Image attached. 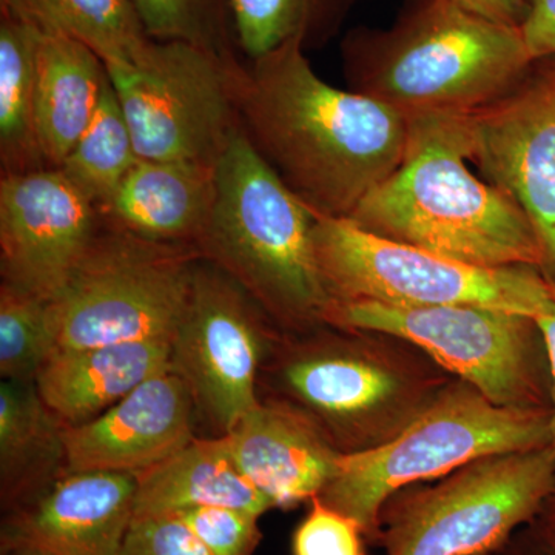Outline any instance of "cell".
<instances>
[{
	"instance_id": "cell-26",
	"label": "cell",
	"mask_w": 555,
	"mask_h": 555,
	"mask_svg": "<svg viewBox=\"0 0 555 555\" xmlns=\"http://www.w3.org/2000/svg\"><path fill=\"white\" fill-rule=\"evenodd\" d=\"M138 160L129 122L108 76L93 119L60 170L101 210Z\"/></svg>"
},
{
	"instance_id": "cell-16",
	"label": "cell",
	"mask_w": 555,
	"mask_h": 555,
	"mask_svg": "<svg viewBox=\"0 0 555 555\" xmlns=\"http://www.w3.org/2000/svg\"><path fill=\"white\" fill-rule=\"evenodd\" d=\"M222 437L240 473L275 509H291L320 494L341 454L315 420L276 397L259 398Z\"/></svg>"
},
{
	"instance_id": "cell-21",
	"label": "cell",
	"mask_w": 555,
	"mask_h": 555,
	"mask_svg": "<svg viewBox=\"0 0 555 555\" xmlns=\"http://www.w3.org/2000/svg\"><path fill=\"white\" fill-rule=\"evenodd\" d=\"M107 80V67L93 51L68 36L40 30L36 133L50 169H60L89 127Z\"/></svg>"
},
{
	"instance_id": "cell-34",
	"label": "cell",
	"mask_w": 555,
	"mask_h": 555,
	"mask_svg": "<svg viewBox=\"0 0 555 555\" xmlns=\"http://www.w3.org/2000/svg\"><path fill=\"white\" fill-rule=\"evenodd\" d=\"M460 3L486 20L518 28L529 9L528 0H460Z\"/></svg>"
},
{
	"instance_id": "cell-29",
	"label": "cell",
	"mask_w": 555,
	"mask_h": 555,
	"mask_svg": "<svg viewBox=\"0 0 555 555\" xmlns=\"http://www.w3.org/2000/svg\"><path fill=\"white\" fill-rule=\"evenodd\" d=\"M214 555H255L262 534L259 517L225 506H199L175 514Z\"/></svg>"
},
{
	"instance_id": "cell-9",
	"label": "cell",
	"mask_w": 555,
	"mask_h": 555,
	"mask_svg": "<svg viewBox=\"0 0 555 555\" xmlns=\"http://www.w3.org/2000/svg\"><path fill=\"white\" fill-rule=\"evenodd\" d=\"M363 343L320 327L273 339L268 371L283 400L305 411L341 452L378 447L430 400L423 386Z\"/></svg>"
},
{
	"instance_id": "cell-35",
	"label": "cell",
	"mask_w": 555,
	"mask_h": 555,
	"mask_svg": "<svg viewBox=\"0 0 555 555\" xmlns=\"http://www.w3.org/2000/svg\"><path fill=\"white\" fill-rule=\"evenodd\" d=\"M551 281V280H550ZM551 305L542 317L537 318L535 324L545 343L547 361H550L551 377H553V412L550 414L551 448L555 451V283L551 281Z\"/></svg>"
},
{
	"instance_id": "cell-14",
	"label": "cell",
	"mask_w": 555,
	"mask_h": 555,
	"mask_svg": "<svg viewBox=\"0 0 555 555\" xmlns=\"http://www.w3.org/2000/svg\"><path fill=\"white\" fill-rule=\"evenodd\" d=\"M100 208L60 169L0 179L2 283L53 301L101 229Z\"/></svg>"
},
{
	"instance_id": "cell-30",
	"label": "cell",
	"mask_w": 555,
	"mask_h": 555,
	"mask_svg": "<svg viewBox=\"0 0 555 555\" xmlns=\"http://www.w3.org/2000/svg\"><path fill=\"white\" fill-rule=\"evenodd\" d=\"M363 529L352 518L324 505L318 496L292 537L294 555H366Z\"/></svg>"
},
{
	"instance_id": "cell-13",
	"label": "cell",
	"mask_w": 555,
	"mask_h": 555,
	"mask_svg": "<svg viewBox=\"0 0 555 555\" xmlns=\"http://www.w3.org/2000/svg\"><path fill=\"white\" fill-rule=\"evenodd\" d=\"M469 160L525 211L555 283V62L537 61L516 89L466 116Z\"/></svg>"
},
{
	"instance_id": "cell-8",
	"label": "cell",
	"mask_w": 555,
	"mask_h": 555,
	"mask_svg": "<svg viewBox=\"0 0 555 555\" xmlns=\"http://www.w3.org/2000/svg\"><path fill=\"white\" fill-rule=\"evenodd\" d=\"M555 492L551 447L477 460L415 494L392 496L378 543L386 555H494Z\"/></svg>"
},
{
	"instance_id": "cell-15",
	"label": "cell",
	"mask_w": 555,
	"mask_h": 555,
	"mask_svg": "<svg viewBox=\"0 0 555 555\" xmlns=\"http://www.w3.org/2000/svg\"><path fill=\"white\" fill-rule=\"evenodd\" d=\"M198 418L184 379L173 371L142 383L104 414L65 427L67 476L139 474L160 465L195 440Z\"/></svg>"
},
{
	"instance_id": "cell-23",
	"label": "cell",
	"mask_w": 555,
	"mask_h": 555,
	"mask_svg": "<svg viewBox=\"0 0 555 555\" xmlns=\"http://www.w3.org/2000/svg\"><path fill=\"white\" fill-rule=\"evenodd\" d=\"M40 30L0 5V166L5 175L50 169L36 133V57Z\"/></svg>"
},
{
	"instance_id": "cell-20",
	"label": "cell",
	"mask_w": 555,
	"mask_h": 555,
	"mask_svg": "<svg viewBox=\"0 0 555 555\" xmlns=\"http://www.w3.org/2000/svg\"><path fill=\"white\" fill-rule=\"evenodd\" d=\"M64 422L36 383H0V505L16 513L49 494L67 476Z\"/></svg>"
},
{
	"instance_id": "cell-4",
	"label": "cell",
	"mask_w": 555,
	"mask_h": 555,
	"mask_svg": "<svg viewBox=\"0 0 555 555\" xmlns=\"http://www.w3.org/2000/svg\"><path fill=\"white\" fill-rule=\"evenodd\" d=\"M218 193L196 241L203 261L232 278L287 334L326 326L332 306L315 257L317 215L236 131L217 164Z\"/></svg>"
},
{
	"instance_id": "cell-25",
	"label": "cell",
	"mask_w": 555,
	"mask_h": 555,
	"mask_svg": "<svg viewBox=\"0 0 555 555\" xmlns=\"http://www.w3.org/2000/svg\"><path fill=\"white\" fill-rule=\"evenodd\" d=\"M361 0H232L241 54L255 60L291 40L306 53L338 38Z\"/></svg>"
},
{
	"instance_id": "cell-7",
	"label": "cell",
	"mask_w": 555,
	"mask_h": 555,
	"mask_svg": "<svg viewBox=\"0 0 555 555\" xmlns=\"http://www.w3.org/2000/svg\"><path fill=\"white\" fill-rule=\"evenodd\" d=\"M195 248L139 238L102 221L51 301L56 350L173 339L188 309Z\"/></svg>"
},
{
	"instance_id": "cell-17",
	"label": "cell",
	"mask_w": 555,
	"mask_h": 555,
	"mask_svg": "<svg viewBox=\"0 0 555 555\" xmlns=\"http://www.w3.org/2000/svg\"><path fill=\"white\" fill-rule=\"evenodd\" d=\"M137 477L68 474L33 505L3 514L0 543H31L51 555H122Z\"/></svg>"
},
{
	"instance_id": "cell-10",
	"label": "cell",
	"mask_w": 555,
	"mask_h": 555,
	"mask_svg": "<svg viewBox=\"0 0 555 555\" xmlns=\"http://www.w3.org/2000/svg\"><path fill=\"white\" fill-rule=\"evenodd\" d=\"M241 61L153 40L137 64L107 68L139 159L218 163L241 130L235 101Z\"/></svg>"
},
{
	"instance_id": "cell-27",
	"label": "cell",
	"mask_w": 555,
	"mask_h": 555,
	"mask_svg": "<svg viewBox=\"0 0 555 555\" xmlns=\"http://www.w3.org/2000/svg\"><path fill=\"white\" fill-rule=\"evenodd\" d=\"M53 305L50 299L0 284V375L2 379L36 383L56 352Z\"/></svg>"
},
{
	"instance_id": "cell-31",
	"label": "cell",
	"mask_w": 555,
	"mask_h": 555,
	"mask_svg": "<svg viewBox=\"0 0 555 555\" xmlns=\"http://www.w3.org/2000/svg\"><path fill=\"white\" fill-rule=\"evenodd\" d=\"M122 555H214L181 518H133Z\"/></svg>"
},
{
	"instance_id": "cell-32",
	"label": "cell",
	"mask_w": 555,
	"mask_h": 555,
	"mask_svg": "<svg viewBox=\"0 0 555 555\" xmlns=\"http://www.w3.org/2000/svg\"><path fill=\"white\" fill-rule=\"evenodd\" d=\"M529 9L520 25L521 38L531 60L555 57V0H528Z\"/></svg>"
},
{
	"instance_id": "cell-2",
	"label": "cell",
	"mask_w": 555,
	"mask_h": 555,
	"mask_svg": "<svg viewBox=\"0 0 555 555\" xmlns=\"http://www.w3.org/2000/svg\"><path fill=\"white\" fill-rule=\"evenodd\" d=\"M339 54L349 90L409 120L474 115L516 89L534 64L520 28L460 0H414L390 27L347 31Z\"/></svg>"
},
{
	"instance_id": "cell-1",
	"label": "cell",
	"mask_w": 555,
	"mask_h": 555,
	"mask_svg": "<svg viewBox=\"0 0 555 555\" xmlns=\"http://www.w3.org/2000/svg\"><path fill=\"white\" fill-rule=\"evenodd\" d=\"M235 101L258 155L323 217H349L406 155L409 119L321 79L298 40L243 57Z\"/></svg>"
},
{
	"instance_id": "cell-3",
	"label": "cell",
	"mask_w": 555,
	"mask_h": 555,
	"mask_svg": "<svg viewBox=\"0 0 555 555\" xmlns=\"http://www.w3.org/2000/svg\"><path fill=\"white\" fill-rule=\"evenodd\" d=\"M409 122L400 166L347 219L374 235L467 264L542 270V246L525 211L467 167L466 116Z\"/></svg>"
},
{
	"instance_id": "cell-11",
	"label": "cell",
	"mask_w": 555,
	"mask_h": 555,
	"mask_svg": "<svg viewBox=\"0 0 555 555\" xmlns=\"http://www.w3.org/2000/svg\"><path fill=\"white\" fill-rule=\"evenodd\" d=\"M326 326L411 343L499 406H529L534 320L477 305L332 302Z\"/></svg>"
},
{
	"instance_id": "cell-18",
	"label": "cell",
	"mask_w": 555,
	"mask_h": 555,
	"mask_svg": "<svg viewBox=\"0 0 555 555\" xmlns=\"http://www.w3.org/2000/svg\"><path fill=\"white\" fill-rule=\"evenodd\" d=\"M217 164L139 159L101 208L102 221L139 238L193 248L217 201Z\"/></svg>"
},
{
	"instance_id": "cell-19",
	"label": "cell",
	"mask_w": 555,
	"mask_h": 555,
	"mask_svg": "<svg viewBox=\"0 0 555 555\" xmlns=\"http://www.w3.org/2000/svg\"><path fill=\"white\" fill-rule=\"evenodd\" d=\"M171 371L170 339L56 350L36 386L67 426L83 425L118 404L142 383Z\"/></svg>"
},
{
	"instance_id": "cell-6",
	"label": "cell",
	"mask_w": 555,
	"mask_h": 555,
	"mask_svg": "<svg viewBox=\"0 0 555 555\" xmlns=\"http://www.w3.org/2000/svg\"><path fill=\"white\" fill-rule=\"evenodd\" d=\"M313 246L332 302L403 308L477 305L534 321L550 309L551 281L539 269L467 264L374 235L350 219L323 215H317Z\"/></svg>"
},
{
	"instance_id": "cell-12",
	"label": "cell",
	"mask_w": 555,
	"mask_h": 555,
	"mask_svg": "<svg viewBox=\"0 0 555 555\" xmlns=\"http://www.w3.org/2000/svg\"><path fill=\"white\" fill-rule=\"evenodd\" d=\"M272 324L232 278L199 259L171 339V371L189 386L214 437L229 434L259 403V375L276 338Z\"/></svg>"
},
{
	"instance_id": "cell-37",
	"label": "cell",
	"mask_w": 555,
	"mask_h": 555,
	"mask_svg": "<svg viewBox=\"0 0 555 555\" xmlns=\"http://www.w3.org/2000/svg\"><path fill=\"white\" fill-rule=\"evenodd\" d=\"M540 520L550 526V528L555 529V492L551 496L550 502L546 503L545 509L540 514Z\"/></svg>"
},
{
	"instance_id": "cell-36",
	"label": "cell",
	"mask_w": 555,
	"mask_h": 555,
	"mask_svg": "<svg viewBox=\"0 0 555 555\" xmlns=\"http://www.w3.org/2000/svg\"><path fill=\"white\" fill-rule=\"evenodd\" d=\"M0 555H51L49 551L43 550L31 543L13 542L0 543Z\"/></svg>"
},
{
	"instance_id": "cell-33",
	"label": "cell",
	"mask_w": 555,
	"mask_h": 555,
	"mask_svg": "<svg viewBox=\"0 0 555 555\" xmlns=\"http://www.w3.org/2000/svg\"><path fill=\"white\" fill-rule=\"evenodd\" d=\"M494 555H555V529L543 524L524 526Z\"/></svg>"
},
{
	"instance_id": "cell-22",
	"label": "cell",
	"mask_w": 555,
	"mask_h": 555,
	"mask_svg": "<svg viewBox=\"0 0 555 555\" xmlns=\"http://www.w3.org/2000/svg\"><path fill=\"white\" fill-rule=\"evenodd\" d=\"M133 518L175 516L199 506H225L262 517L275 509L230 455L224 437H196L160 465L139 474Z\"/></svg>"
},
{
	"instance_id": "cell-5",
	"label": "cell",
	"mask_w": 555,
	"mask_h": 555,
	"mask_svg": "<svg viewBox=\"0 0 555 555\" xmlns=\"http://www.w3.org/2000/svg\"><path fill=\"white\" fill-rule=\"evenodd\" d=\"M545 447H551L550 414L499 406L462 383L434 397L385 443L341 452L334 477L317 496L378 542L383 509L401 489L448 477L486 456Z\"/></svg>"
},
{
	"instance_id": "cell-28",
	"label": "cell",
	"mask_w": 555,
	"mask_h": 555,
	"mask_svg": "<svg viewBox=\"0 0 555 555\" xmlns=\"http://www.w3.org/2000/svg\"><path fill=\"white\" fill-rule=\"evenodd\" d=\"M156 42H181L222 56H243L232 0H131Z\"/></svg>"
},
{
	"instance_id": "cell-24",
	"label": "cell",
	"mask_w": 555,
	"mask_h": 555,
	"mask_svg": "<svg viewBox=\"0 0 555 555\" xmlns=\"http://www.w3.org/2000/svg\"><path fill=\"white\" fill-rule=\"evenodd\" d=\"M43 31L93 51L107 68L131 67L152 46L131 0H0Z\"/></svg>"
}]
</instances>
